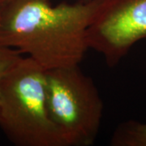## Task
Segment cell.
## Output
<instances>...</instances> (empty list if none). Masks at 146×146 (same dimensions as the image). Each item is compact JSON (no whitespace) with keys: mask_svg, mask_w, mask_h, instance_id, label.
Masks as SVG:
<instances>
[{"mask_svg":"<svg viewBox=\"0 0 146 146\" xmlns=\"http://www.w3.org/2000/svg\"><path fill=\"white\" fill-rule=\"evenodd\" d=\"M99 2L8 0L0 4V43L45 71L79 66L89 50L88 29Z\"/></svg>","mask_w":146,"mask_h":146,"instance_id":"cell-1","label":"cell"},{"mask_svg":"<svg viewBox=\"0 0 146 146\" xmlns=\"http://www.w3.org/2000/svg\"><path fill=\"white\" fill-rule=\"evenodd\" d=\"M146 38V0H100L88 29V43L113 68Z\"/></svg>","mask_w":146,"mask_h":146,"instance_id":"cell-4","label":"cell"},{"mask_svg":"<svg viewBox=\"0 0 146 146\" xmlns=\"http://www.w3.org/2000/svg\"><path fill=\"white\" fill-rule=\"evenodd\" d=\"M21 57V54L17 50L0 43V84L7 72Z\"/></svg>","mask_w":146,"mask_h":146,"instance_id":"cell-6","label":"cell"},{"mask_svg":"<svg viewBox=\"0 0 146 146\" xmlns=\"http://www.w3.org/2000/svg\"><path fill=\"white\" fill-rule=\"evenodd\" d=\"M112 146H146V122L128 120L121 123L110 141Z\"/></svg>","mask_w":146,"mask_h":146,"instance_id":"cell-5","label":"cell"},{"mask_svg":"<svg viewBox=\"0 0 146 146\" xmlns=\"http://www.w3.org/2000/svg\"><path fill=\"white\" fill-rule=\"evenodd\" d=\"M48 109L66 146H90L98 136L104 104L79 66L45 71Z\"/></svg>","mask_w":146,"mask_h":146,"instance_id":"cell-3","label":"cell"},{"mask_svg":"<svg viewBox=\"0 0 146 146\" xmlns=\"http://www.w3.org/2000/svg\"><path fill=\"white\" fill-rule=\"evenodd\" d=\"M0 128L17 146H66L51 119L45 70L21 57L0 84Z\"/></svg>","mask_w":146,"mask_h":146,"instance_id":"cell-2","label":"cell"},{"mask_svg":"<svg viewBox=\"0 0 146 146\" xmlns=\"http://www.w3.org/2000/svg\"><path fill=\"white\" fill-rule=\"evenodd\" d=\"M7 1H8V0H0V4H2V3H5Z\"/></svg>","mask_w":146,"mask_h":146,"instance_id":"cell-7","label":"cell"}]
</instances>
